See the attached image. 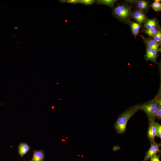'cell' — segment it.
<instances>
[{"label":"cell","mask_w":161,"mask_h":161,"mask_svg":"<svg viewBox=\"0 0 161 161\" xmlns=\"http://www.w3.org/2000/svg\"><path fill=\"white\" fill-rule=\"evenodd\" d=\"M141 105L142 104H137L131 106L119 115L114 125V129L117 133L122 134L125 132L128 120L140 109Z\"/></svg>","instance_id":"6da1fadb"},{"label":"cell","mask_w":161,"mask_h":161,"mask_svg":"<svg viewBox=\"0 0 161 161\" xmlns=\"http://www.w3.org/2000/svg\"><path fill=\"white\" fill-rule=\"evenodd\" d=\"M132 8L127 3L118 4L112 9V15L121 22L128 24L131 18Z\"/></svg>","instance_id":"7a4b0ae2"},{"label":"cell","mask_w":161,"mask_h":161,"mask_svg":"<svg viewBox=\"0 0 161 161\" xmlns=\"http://www.w3.org/2000/svg\"><path fill=\"white\" fill-rule=\"evenodd\" d=\"M157 107V99L155 97L152 99L142 104L140 109L145 112L149 121L154 120Z\"/></svg>","instance_id":"3957f363"},{"label":"cell","mask_w":161,"mask_h":161,"mask_svg":"<svg viewBox=\"0 0 161 161\" xmlns=\"http://www.w3.org/2000/svg\"><path fill=\"white\" fill-rule=\"evenodd\" d=\"M127 3H129L131 7L134 6L135 9L141 11L144 13H147L150 7L151 4L149 1L145 0H125Z\"/></svg>","instance_id":"277c9868"},{"label":"cell","mask_w":161,"mask_h":161,"mask_svg":"<svg viewBox=\"0 0 161 161\" xmlns=\"http://www.w3.org/2000/svg\"><path fill=\"white\" fill-rule=\"evenodd\" d=\"M151 144V147L146 152L143 161H148L154 155L160 152L159 148L161 145L160 143H157L154 142Z\"/></svg>","instance_id":"5b68a950"},{"label":"cell","mask_w":161,"mask_h":161,"mask_svg":"<svg viewBox=\"0 0 161 161\" xmlns=\"http://www.w3.org/2000/svg\"><path fill=\"white\" fill-rule=\"evenodd\" d=\"M158 52L156 50L146 47V52L144 55V59L147 61H150L158 64L156 59L158 56Z\"/></svg>","instance_id":"8992f818"},{"label":"cell","mask_w":161,"mask_h":161,"mask_svg":"<svg viewBox=\"0 0 161 161\" xmlns=\"http://www.w3.org/2000/svg\"><path fill=\"white\" fill-rule=\"evenodd\" d=\"M138 35L142 38L146 45V47L154 49L158 52H161V47H159L160 45L152 39L149 37H145L143 35L139 34Z\"/></svg>","instance_id":"52a82bcc"},{"label":"cell","mask_w":161,"mask_h":161,"mask_svg":"<svg viewBox=\"0 0 161 161\" xmlns=\"http://www.w3.org/2000/svg\"><path fill=\"white\" fill-rule=\"evenodd\" d=\"M131 18L137 21V22L141 25L144 23L147 18L145 13L143 12L135 9L132 11Z\"/></svg>","instance_id":"ba28073f"},{"label":"cell","mask_w":161,"mask_h":161,"mask_svg":"<svg viewBox=\"0 0 161 161\" xmlns=\"http://www.w3.org/2000/svg\"><path fill=\"white\" fill-rule=\"evenodd\" d=\"M160 27L159 21L156 18L152 19L147 18L144 23L143 30H147L153 28H158Z\"/></svg>","instance_id":"9c48e42d"},{"label":"cell","mask_w":161,"mask_h":161,"mask_svg":"<svg viewBox=\"0 0 161 161\" xmlns=\"http://www.w3.org/2000/svg\"><path fill=\"white\" fill-rule=\"evenodd\" d=\"M154 120H152L149 121L147 136L148 139L151 143L155 142L154 138L156 134L155 128L154 124Z\"/></svg>","instance_id":"30bf717a"},{"label":"cell","mask_w":161,"mask_h":161,"mask_svg":"<svg viewBox=\"0 0 161 161\" xmlns=\"http://www.w3.org/2000/svg\"><path fill=\"white\" fill-rule=\"evenodd\" d=\"M33 151L32 157L30 161H43L45 155L42 150H34Z\"/></svg>","instance_id":"8fae6325"},{"label":"cell","mask_w":161,"mask_h":161,"mask_svg":"<svg viewBox=\"0 0 161 161\" xmlns=\"http://www.w3.org/2000/svg\"><path fill=\"white\" fill-rule=\"evenodd\" d=\"M130 25L131 33L135 38L139 35L140 30L141 28V25L137 22L130 21L129 22Z\"/></svg>","instance_id":"7c38bea8"},{"label":"cell","mask_w":161,"mask_h":161,"mask_svg":"<svg viewBox=\"0 0 161 161\" xmlns=\"http://www.w3.org/2000/svg\"><path fill=\"white\" fill-rule=\"evenodd\" d=\"M30 148V147L27 143L21 142L18 146V153L21 157H23Z\"/></svg>","instance_id":"4fadbf2b"},{"label":"cell","mask_w":161,"mask_h":161,"mask_svg":"<svg viewBox=\"0 0 161 161\" xmlns=\"http://www.w3.org/2000/svg\"><path fill=\"white\" fill-rule=\"evenodd\" d=\"M117 0H98L95 1L97 4H103L109 6L111 8L114 7V4Z\"/></svg>","instance_id":"5bb4252c"},{"label":"cell","mask_w":161,"mask_h":161,"mask_svg":"<svg viewBox=\"0 0 161 161\" xmlns=\"http://www.w3.org/2000/svg\"><path fill=\"white\" fill-rule=\"evenodd\" d=\"M160 27L158 28H153L147 30H142V32L147 34L149 38L153 37L156 33L158 30L160 28Z\"/></svg>","instance_id":"9a60e30c"},{"label":"cell","mask_w":161,"mask_h":161,"mask_svg":"<svg viewBox=\"0 0 161 161\" xmlns=\"http://www.w3.org/2000/svg\"><path fill=\"white\" fill-rule=\"evenodd\" d=\"M152 39L156 42L161 45V30L160 28L156 33L153 36Z\"/></svg>","instance_id":"2e32d148"},{"label":"cell","mask_w":161,"mask_h":161,"mask_svg":"<svg viewBox=\"0 0 161 161\" xmlns=\"http://www.w3.org/2000/svg\"><path fill=\"white\" fill-rule=\"evenodd\" d=\"M154 124L155 128L156 131V136L161 139V125L158 122L154 120Z\"/></svg>","instance_id":"e0dca14e"},{"label":"cell","mask_w":161,"mask_h":161,"mask_svg":"<svg viewBox=\"0 0 161 161\" xmlns=\"http://www.w3.org/2000/svg\"><path fill=\"white\" fill-rule=\"evenodd\" d=\"M153 9L157 12L161 11V4L160 2H157L154 1L151 4V6Z\"/></svg>","instance_id":"ac0fdd59"},{"label":"cell","mask_w":161,"mask_h":161,"mask_svg":"<svg viewBox=\"0 0 161 161\" xmlns=\"http://www.w3.org/2000/svg\"><path fill=\"white\" fill-rule=\"evenodd\" d=\"M157 110L156 113L155 118L159 120L161 118V103H158Z\"/></svg>","instance_id":"d6986e66"},{"label":"cell","mask_w":161,"mask_h":161,"mask_svg":"<svg viewBox=\"0 0 161 161\" xmlns=\"http://www.w3.org/2000/svg\"><path fill=\"white\" fill-rule=\"evenodd\" d=\"M95 2L94 0H78V3L86 5H91Z\"/></svg>","instance_id":"ffe728a7"},{"label":"cell","mask_w":161,"mask_h":161,"mask_svg":"<svg viewBox=\"0 0 161 161\" xmlns=\"http://www.w3.org/2000/svg\"><path fill=\"white\" fill-rule=\"evenodd\" d=\"M160 153L156 154L150 159L151 161H160Z\"/></svg>","instance_id":"44dd1931"},{"label":"cell","mask_w":161,"mask_h":161,"mask_svg":"<svg viewBox=\"0 0 161 161\" xmlns=\"http://www.w3.org/2000/svg\"><path fill=\"white\" fill-rule=\"evenodd\" d=\"M61 1V2L71 4H75L78 3V0H62Z\"/></svg>","instance_id":"7402d4cb"},{"label":"cell","mask_w":161,"mask_h":161,"mask_svg":"<svg viewBox=\"0 0 161 161\" xmlns=\"http://www.w3.org/2000/svg\"><path fill=\"white\" fill-rule=\"evenodd\" d=\"M161 0H155L154 1L157 2H160L161 1Z\"/></svg>","instance_id":"603a6c76"}]
</instances>
